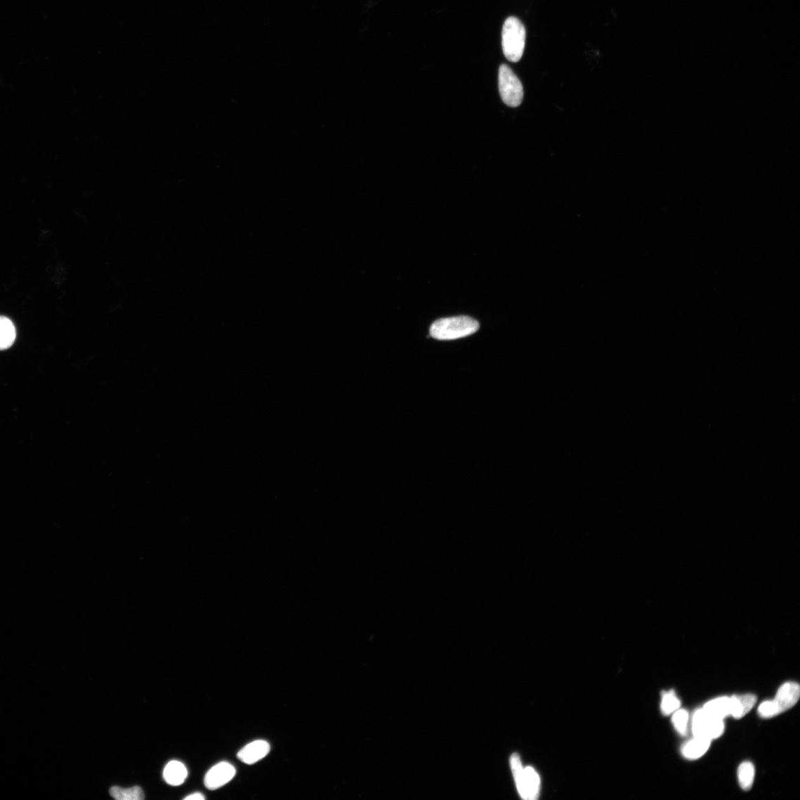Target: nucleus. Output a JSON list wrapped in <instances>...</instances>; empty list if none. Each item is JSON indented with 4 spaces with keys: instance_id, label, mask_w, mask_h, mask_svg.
I'll return each mask as SVG.
<instances>
[{
    "instance_id": "nucleus-1",
    "label": "nucleus",
    "mask_w": 800,
    "mask_h": 800,
    "mask_svg": "<svg viewBox=\"0 0 800 800\" xmlns=\"http://www.w3.org/2000/svg\"><path fill=\"white\" fill-rule=\"evenodd\" d=\"M480 328L479 322L469 317L460 316L444 318L433 322L430 334L439 341H453L476 333Z\"/></svg>"
},
{
    "instance_id": "nucleus-2",
    "label": "nucleus",
    "mask_w": 800,
    "mask_h": 800,
    "mask_svg": "<svg viewBox=\"0 0 800 800\" xmlns=\"http://www.w3.org/2000/svg\"><path fill=\"white\" fill-rule=\"evenodd\" d=\"M526 32L525 26L517 18H509L501 32V46L506 58L512 63H517L523 57L525 46Z\"/></svg>"
},
{
    "instance_id": "nucleus-3",
    "label": "nucleus",
    "mask_w": 800,
    "mask_h": 800,
    "mask_svg": "<svg viewBox=\"0 0 800 800\" xmlns=\"http://www.w3.org/2000/svg\"><path fill=\"white\" fill-rule=\"evenodd\" d=\"M513 775L516 781L520 796L525 799H537L540 788V780L537 771L532 767L523 768L520 758L517 754L511 757Z\"/></svg>"
},
{
    "instance_id": "nucleus-4",
    "label": "nucleus",
    "mask_w": 800,
    "mask_h": 800,
    "mask_svg": "<svg viewBox=\"0 0 800 800\" xmlns=\"http://www.w3.org/2000/svg\"><path fill=\"white\" fill-rule=\"evenodd\" d=\"M499 90L501 100L507 105L518 107L521 104L524 93L520 80L505 64L499 67Z\"/></svg>"
},
{
    "instance_id": "nucleus-5",
    "label": "nucleus",
    "mask_w": 800,
    "mask_h": 800,
    "mask_svg": "<svg viewBox=\"0 0 800 800\" xmlns=\"http://www.w3.org/2000/svg\"><path fill=\"white\" fill-rule=\"evenodd\" d=\"M691 729L694 737L712 741L723 734L725 724L723 720L714 717L701 709L693 715Z\"/></svg>"
},
{
    "instance_id": "nucleus-6",
    "label": "nucleus",
    "mask_w": 800,
    "mask_h": 800,
    "mask_svg": "<svg viewBox=\"0 0 800 800\" xmlns=\"http://www.w3.org/2000/svg\"><path fill=\"white\" fill-rule=\"evenodd\" d=\"M236 775L235 768L229 763L221 762L212 767L207 773L204 783L210 790H216L232 780Z\"/></svg>"
},
{
    "instance_id": "nucleus-7",
    "label": "nucleus",
    "mask_w": 800,
    "mask_h": 800,
    "mask_svg": "<svg viewBox=\"0 0 800 800\" xmlns=\"http://www.w3.org/2000/svg\"><path fill=\"white\" fill-rule=\"evenodd\" d=\"M799 696L800 687L798 683L794 682L784 683L779 688L774 700L780 714L793 708L798 702Z\"/></svg>"
},
{
    "instance_id": "nucleus-8",
    "label": "nucleus",
    "mask_w": 800,
    "mask_h": 800,
    "mask_svg": "<svg viewBox=\"0 0 800 800\" xmlns=\"http://www.w3.org/2000/svg\"><path fill=\"white\" fill-rule=\"evenodd\" d=\"M270 745L265 740H256L243 747L237 754L240 761L252 765L263 759L270 752Z\"/></svg>"
},
{
    "instance_id": "nucleus-9",
    "label": "nucleus",
    "mask_w": 800,
    "mask_h": 800,
    "mask_svg": "<svg viewBox=\"0 0 800 800\" xmlns=\"http://www.w3.org/2000/svg\"><path fill=\"white\" fill-rule=\"evenodd\" d=\"M730 698V716L735 719L742 718L755 706L756 697L754 695H735Z\"/></svg>"
},
{
    "instance_id": "nucleus-10",
    "label": "nucleus",
    "mask_w": 800,
    "mask_h": 800,
    "mask_svg": "<svg viewBox=\"0 0 800 800\" xmlns=\"http://www.w3.org/2000/svg\"><path fill=\"white\" fill-rule=\"evenodd\" d=\"M711 743L709 740L694 737L683 745L682 754L688 759H697L708 752Z\"/></svg>"
},
{
    "instance_id": "nucleus-11",
    "label": "nucleus",
    "mask_w": 800,
    "mask_h": 800,
    "mask_svg": "<svg viewBox=\"0 0 800 800\" xmlns=\"http://www.w3.org/2000/svg\"><path fill=\"white\" fill-rule=\"evenodd\" d=\"M188 776L185 765L179 761H171L167 764L164 771V777L167 783L173 786L183 784Z\"/></svg>"
},
{
    "instance_id": "nucleus-12",
    "label": "nucleus",
    "mask_w": 800,
    "mask_h": 800,
    "mask_svg": "<svg viewBox=\"0 0 800 800\" xmlns=\"http://www.w3.org/2000/svg\"><path fill=\"white\" fill-rule=\"evenodd\" d=\"M711 716L724 720L730 716V698L721 697L708 702L702 708Z\"/></svg>"
},
{
    "instance_id": "nucleus-13",
    "label": "nucleus",
    "mask_w": 800,
    "mask_h": 800,
    "mask_svg": "<svg viewBox=\"0 0 800 800\" xmlns=\"http://www.w3.org/2000/svg\"><path fill=\"white\" fill-rule=\"evenodd\" d=\"M16 336V329L13 322L6 317L0 316V350L11 348L15 343Z\"/></svg>"
},
{
    "instance_id": "nucleus-14",
    "label": "nucleus",
    "mask_w": 800,
    "mask_h": 800,
    "mask_svg": "<svg viewBox=\"0 0 800 800\" xmlns=\"http://www.w3.org/2000/svg\"><path fill=\"white\" fill-rule=\"evenodd\" d=\"M738 780L741 788L745 791H749L754 784L755 768L750 762L742 763L738 768Z\"/></svg>"
},
{
    "instance_id": "nucleus-15",
    "label": "nucleus",
    "mask_w": 800,
    "mask_h": 800,
    "mask_svg": "<svg viewBox=\"0 0 800 800\" xmlns=\"http://www.w3.org/2000/svg\"><path fill=\"white\" fill-rule=\"evenodd\" d=\"M110 793L117 800H142L145 798L143 791L139 786H133L126 789L114 786Z\"/></svg>"
},
{
    "instance_id": "nucleus-16",
    "label": "nucleus",
    "mask_w": 800,
    "mask_h": 800,
    "mask_svg": "<svg viewBox=\"0 0 800 800\" xmlns=\"http://www.w3.org/2000/svg\"><path fill=\"white\" fill-rule=\"evenodd\" d=\"M680 707L681 701L676 697L674 690L664 691L662 693L661 711L664 715L669 716Z\"/></svg>"
},
{
    "instance_id": "nucleus-17",
    "label": "nucleus",
    "mask_w": 800,
    "mask_h": 800,
    "mask_svg": "<svg viewBox=\"0 0 800 800\" xmlns=\"http://www.w3.org/2000/svg\"><path fill=\"white\" fill-rule=\"evenodd\" d=\"M673 714L672 723L675 729L681 735L685 736L689 720L688 712L685 709H678Z\"/></svg>"
},
{
    "instance_id": "nucleus-18",
    "label": "nucleus",
    "mask_w": 800,
    "mask_h": 800,
    "mask_svg": "<svg viewBox=\"0 0 800 800\" xmlns=\"http://www.w3.org/2000/svg\"><path fill=\"white\" fill-rule=\"evenodd\" d=\"M758 713L763 718H771L780 714L774 700H768L761 703L758 709Z\"/></svg>"
},
{
    "instance_id": "nucleus-19",
    "label": "nucleus",
    "mask_w": 800,
    "mask_h": 800,
    "mask_svg": "<svg viewBox=\"0 0 800 800\" xmlns=\"http://www.w3.org/2000/svg\"><path fill=\"white\" fill-rule=\"evenodd\" d=\"M185 799H186V800H203V799H205V796H203L200 793H195V794H191V795H189V796L185 797Z\"/></svg>"
}]
</instances>
